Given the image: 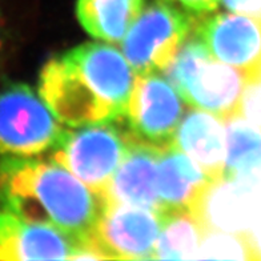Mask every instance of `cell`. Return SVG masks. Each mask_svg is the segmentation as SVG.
<instances>
[{"mask_svg": "<svg viewBox=\"0 0 261 261\" xmlns=\"http://www.w3.org/2000/svg\"><path fill=\"white\" fill-rule=\"evenodd\" d=\"M0 204L76 245L93 234L106 199L52 159L0 158Z\"/></svg>", "mask_w": 261, "mask_h": 261, "instance_id": "obj_1", "label": "cell"}, {"mask_svg": "<svg viewBox=\"0 0 261 261\" xmlns=\"http://www.w3.org/2000/svg\"><path fill=\"white\" fill-rule=\"evenodd\" d=\"M164 72L189 106L224 120L237 114L247 75L233 65L217 62L193 31Z\"/></svg>", "mask_w": 261, "mask_h": 261, "instance_id": "obj_2", "label": "cell"}, {"mask_svg": "<svg viewBox=\"0 0 261 261\" xmlns=\"http://www.w3.org/2000/svg\"><path fill=\"white\" fill-rule=\"evenodd\" d=\"M65 129L24 83H0V158H35L54 151Z\"/></svg>", "mask_w": 261, "mask_h": 261, "instance_id": "obj_3", "label": "cell"}, {"mask_svg": "<svg viewBox=\"0 0 261 261\" xmlns=\"http://www.w3.org/2000/svg\"><path fill=\"white\" fill-rule=\"evenodd\" d=\"M120 120L65 129L51 159L95 192L103 193L132 144V138Z\"/></svg>", "mask_w": 261, "mask_h": 261, "instance_id": "obj_4", "label": "cell"}, {"mask_svg": "<svg viewBox=\"0 0 261 261\" xmlns=\"http://www.w3.org/2000/svg\"><path fill=\"white\" fill-rule=\"evenodd\" d=\"M197 15L155 0L143 8L123 39V54L138 75L164 71L195 28Z\"/></svg>", "mask_w": 261, "mask_h": 261, "instance_id": "obj_5", "label": "cell"}, {"mask_svg": "<svg viewBox=\"0 0 261 261\" xmlns=\"http://www.w3.org/2000/svg\"><path fill=\"white\" fill-rule=\"evenodd\" d=\"M184 116L182 97L158 72L138 75L127 112L121 119L132 140L167 149Z\"/></svg>", "mask_w": 261, "mask_h": 261, "instance_id": "obj_6", "label": "cell"}, {"mask_svg": "<svg viewBox=\"0 0 261 261\" xmlns=\"http://www.w3.org/2000/svg\"><path fill=\"white\" fill-rule=\"evenodd\" d=\"M38 92L59 121L71 127L116 121L110 108L64 55L51 59L41 68Z\"/></svg>", "mask_w": 261, "mask_h": 261, "instance_id": "obj_7", "label": "cell"}, {"mask_svg": "<svg viewBox=\"0 0 261 261\" xmlns=\"http://www.w3.org/2000/svg\"><path fill=\"white\" fill-rule=\"evenodd\" d=\"M164 219L158 211L106 203L93 237L108 260H151Z\"/></svg>", "mask_w": 261, "mask_h": 261, "instance_id": "obj_8", "label": "cell"}, {"mask_svg": "<svg viewBox=\"0 0 261 261\" xmlns=\"http://www.w3.org/2000/svg\"><path fill=\"white\" fill-rule=\"evenodd\" d=\"M191 211L204 229L247 234L261 213V189L220 176L200 192Z\"/></svg>", "mask_w": 261, "mask_h": 261, "instance_id": "obj_9", "label": "cell"}, {"mask_svg": "<svg viewBox=\"0 0 261 261\" xmlns=\"http://www.w3.org/2000/svg\"><path fill=\"white\" fill-rule=\"evenodd\" d=\"M63 55L116 117L123 119L135 88V69L117 49L100 43H84Z\"/></svg>", "mask_w": 261, "mask_h": 261, "instance_id": "obj_10", "label": "cell"}, {"mask_svg": "<svg viewBox=\"0 0 261 261\" xmlns=\"http://www.w3.org/2000/svg\"><path fill=\"white\" fill-rule=\"evenodd\" d=\"M211 55L233 65L245 75L253 73L261 63V23L240 14L197 15L195 28Z\"/></svg>", "mask_w": 261, "mask_h": 261, "instance_id": "obj_11", "label": "cell"}, {"mask_svg": "<svg viewBox=\"0 0 261 261\" xmlns=\"http://www.w3.org/2000/svg\"><path fill=\"white\" fill-rule=\"evenodd\" d=\"M73 248V241L56 228L0 204V260H71Z\"/></svg>", "mask_w": 261, "mask_h": 261, "instance_id": "obj_12", "label": "cell"}, {"mask_svg": "<svg viewBox=\"0 0 261 261\" xmlns=\"http://www.w3.org/2000/svg\"><path fill=\"white\" fill-rule=\"evenodd\" d=\"M164 149L132 140L129 151L104 189L106 203H119L165 213L158 192L159 158Z\"/></svg>", "mask_w": 261, "mask_h": 261, "instance_id": "obj_13", "label": "cell"}, {"mask_svg": "<svg viewBox=\"0 0 261 261\" xmlns=\"http://www.w3.org/2000/svg\"><path fill=\"white\" fill-rule=\"evenodd\" d=\"M224 121L199 108L188 111L180 121L172 145L193 159L212 180L225 171L227 125Z\"/></svg>", "mask_w": 261, "mask_h": 261, "instance_id": "obj_14", "label": "cell"}, {"mask_svg": "<svg viewBox=\"0 0 261 261\" xmlns=\"http://www.w3.org/2000/svg\"><path fill=\"white\" fill-rule=\"evenodd\" d=\"M211 180L210 175L193 159L177 148L169 147L160 153L158 192L165 213L191 210Z\"/></svg>", "mask_w": 261, "mask_h": 261, "instance_id": "obj_15", "label": "cell"}, {"mask_svg": "<svg viewBox=\"0 0 261 261\" xmlns=\"http://www.w3.org/2000/svg\"><path fill=\"white\" fill-rule=\"evenodd\" d=\"M144 8V0H77L76 15L92 38L120 43Z\"/></svg>", "mask_w": 261, "mask_h": 261, "instance_id": "obj_16", "label": "cell"}, {"mask_svg": "<svg viewBox=\"0 0 261 261\" xmlns=\"http://www.w3.org/2000/svg\"><path fill=\"white\" fill-rule=\"evenodd\" d=\"M203 234V225L196 219L192 211H169L165 213L153 258L196 260Z\"/></svg>", "mask_w": 261, "mask_h": 261, "instance_id": "obj_17", "label": "cell"}, {"mask_svg": "<svg viewBox=\"0 0 261 261\" xmlns=\"http://www.w3.org/2000/svg\"><path fill=\"white\" fill-rule=\"evenodd\" d=\"M252 260L251 248L244 234L204 229L196 260Z\"/></svg>", "mask_w": 261, "mask_h": 261, "instance_id": "obj_18", "label": "cell"}, {"mask_svg": "<svg viewBox=\"0 0 261 261\" xmlns=\"http://www.w3.org/2000/svg\"><path fill=\"white\" fill-rule=\"evenodd\" d=\"M237 114L261 128V76H247Z\"/></svg>", "mask_w": 261, "mask_h": 261, "instance_id": "obj_19", "label": "cell"}, {"mask_svg": "<svg viewBox=\"0 0 261 261\" xmlns=\"http://www.w3.org/2000/svg\"><path fill=\"white\" fill-rule=\"evenodd\" d=\"M228 11L245 15L261 23V0H221Z\"/></svg>", "mask_w": 261, "mask_h": 261, "instance_id": "obj_20", "label": "cell"}, {"mask_svg": "<svg viewBox=\"0 0 261 261\" xmlns=\"http://www.w3.org/2000/svg\"><path fill=\"white\" fill-rule=\"evenodd\" d=\"M195 15H205L216 10L221 0H172Z\"/></svg>", "mask_w": 261, "mask_h": 261, "instance_id": "obj_21", "label": "cell"}, {"mask_svg": "<svg viewBox=\"0 0 261 261\" xmlns=\"http://www.w3.org/2000/svg\"><path fill=\"white\" fill-rule=\"evenodd\" d=\"M251 248L252 260H261V213L252 229L245 234Z\"/></svg>", "mask_w": 261, "mask_h": 261, "instance_id": "obj_22", "label": "cell"}, {"mask_svg": "<svg viewBox=\"0 0 261 261\" xmlns=\"http://www.w3.org/2000/svg\"><path fill=\"white\" fill-rule=\"evenodd\" d=\"M4 44V35H3V21H2V17H0V51L3 48Z\"/></svg>", "mask_w": 261, "mask_h": 261, "instance_id": "obj_23", "label": "cell"}, {"mask_svg": "<svg viewBox=\"0 0 261 261\" xmlns=\"http://www.w3.org/2000/svg\"><path fill=\"white\" fill-rule=\"evenodd\" d=\"M251 75H258V76H261V63H260V65H258V67H257V69H256V71H254L253 73H251ZM251 75H248V76H251Z\"/></svg>", "mask_w": 261, "mask_h": 261, "instance_id": "obj_24", "label": "cell"}]
</instances>
